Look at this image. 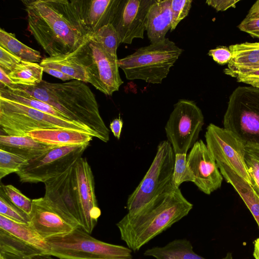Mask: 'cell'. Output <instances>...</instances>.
<instances>
[{
    "label": "cell",
    "instance_id": "cell-1",
    "mask_svg": "<svg viewBox=\"0 0 259 259\" xmlns=\"http://www.w3.org/2000/svg\"><path fill=\"white\" fill-rule=\"evenodd\" d=\"M28 30L49 57L66 55L90 36L71 1L23 0Z\"/></svg>",
    "mask_w": 259,
    "mask_h": 259
},
{
    "label": "cell",
    "instance_id": "cell-2",
    "mask_svg": "<svg viewBox=\"0 0 259 259\" xmlns=\"http://www.w3.org/2000/svg\"><path fill=\"white\" fill-rule=\"evenodd\" d=\"M50 105L68 119L89 127L96 138L109 140V130L99 110L95 96L85 82L73 79L64 83L42 80L35 86L12 84L6 87Z\"/></svg>",
    "mask_w": 259,
    "mask_h": 259
},
{
    "label": "cell",
    "instance_id": "cell-3",
    "mask_svg": "<svg viewBox=\"0 0 259 259\" xmlns=\"http://www.w3.org/2000/svg\"><path fill=\"white\" fill-rule=\"evenodd\" d=\"M193 204L173 187L135 214L127 213L117 224L121 239L133 251L139 250L154 238L188 214Z\"/></svg>",
    "mask_w": 259,
    "mask_h": 259
},
{
    "label": "cell",
    "instance_id": "cell-4",
    "mask_svg": "<svg viewBox=\"0 0 259 259\" xmlns=\"http://www.w3.org/2000/svg\"><path fill=\"white\" fill-rule=\"evenodd\" d=\"M182 50L168 38L137 49L120 59L119 67L128 80L161 83L180 57Z\"/></svg>",
    "mask_w": 259,
    "mask_h": 259
},
{
    "label": "cell",
    "instance_id": "cell-5",
    "mask_svg": "<svg viewBox=\"0 0 259 259\" xmlns=\"http://www.w3.org/2000/svg\"><path fill=\"white\" fill-rule=\"evenodd\" d=\"M0 125L1 130L8 136H26L35 130L63 128L85 132L96 138L92 130L80 123L59 118L1 97Z\"/></svg>",
    "mask_w": 259,
    "mask_h": 259
},
{
    "label": "cell",
    "instance_id": "cell-6",
    "mask_svg": "<svg viewBox=\"0 0 259 259\" xmlns=\"http://www.w3.org/2000/svg\"><path fill=\"white\" fill-rule=\"evenodd\" d=\"M223 124L244 147H259V89L236 88L229 97Z\"/></svg>",
    "mask_w": 259,
    "mask_h": 259
},
{
    "label": "cell",
    "instance_id": "cell-7",
    "mask_svg": "<svg viewBox=\"0 0 259 259\" xmlns=\"http://www.w3.org/2000/svg\"><path fill=\"white\" fill-rule=\"evenodd\" d=\"M46 241L47 254L60 259H133L128 247L99 240L80 228Z\"/></svg>",
    "mask_w": 259,
    "mask_h": 259
},
{
    "label": "cell",
    "instance_id": "cell-8",
    "mask_svg": "<svg viewBox=\"0 0 259 259\" xmlns=\"http://www.w3.org/2000/svg\"><path fill=\"white\" fill-rule=\"evenodd\" d=\"M175 153L167 140L159 143L154 158L126 202L127 213H137L166 190L175 187L172 175Z\"/></svg>",
    "mask_w": 259,
    "mask_h": 259
},
{
    "label": "cell",
    "instance_id": "cell-9",
    "mask_svg": "<svg viewBox=\"0 0 259 259\" xmlns=\"http://www.w3.org/2000/svg\"><path fill=\"white\" fill-rule=\"evenodd\" d=\"M66 56L82 67L88 83L106 95L111 96L123 83L118 60L113 58L90 36L76 50Z\"/></svg>",
    "mask_w": 259,
    "mask_h": 259
},
{
    "label": "cell",
    "instance_id": "cell-10",
    "mask_svg": "<svg viewBox=\"0 0 259 259\" xmlns=\"http://www.w3.org/2000/svg\"><path fill=\"white\" fill-rule=\"evenodd\" d=\"M90 143L59 146L28 160L16 172L21 183H45L74 165Z\"/></svg>",
    "mask_w": 259,
    "mask_h": 259
},
{
    "label": "cell",
    "instance_id": "cell-11",
    "mask_svg": "<svg viewBox=\"0 0 259 259\" xmlns=\"http://www.w3.org/2000/svg\"><path fill=\"white\" fill-rule=\"evenodd\" d=\"M203 124V115L196 103L179 100L174 105L164 128L174 153L187 154L197 141Z\"/></svg>",
    "mask_w": 259,
    "mask_h": 259
},
{
    "label": "cell",
    "instance_id": "cell-12",
    "mask_svg": "<svg viewBox=\"0 0 259 259\" xmlns=\"http://www.w3.org/2000/svg\"><path fill=\"white\" fill-rule=\"evenodd\" d=\"M205 138L217 165L228 166L251 185L244 161V146L229 131L213 123L207 126Z\"/></svg>",
    "mask_w": 259,
    "mask_h": 259
},
{
    "label": "cell",
    "instance_id": "cell-13",
    "mask_svg": "<svg viewBox=\"0 0 259 259\" xmlns=\"http://www.w3.org/2000/svg\"><path fill=\"white\" fill-rule=\"evenodd\" d=\"M75 164L44 183V197L65 218L80 228L81 217L76 188Z\"/></svg>",
    "mask_w": 259,
    "mask_h": 259
},
{
    "label": "cell",
    "instance_id": "cell-14",
    "mask_svg": "<svg viewBox=\"0 0 259 259\" xmlns=\"http://www.w3.org/2000/svg\"><path fill=\"white\" fill-rule=\"evenodd\" d=\"M154 0H121L112 25L121 43L131 44L135 38H143L147 17Z\"/></svg>",
    "mask_w": 259,
    "mask_h": 259
},
{
    "label": "cell",
    "instance_id": "cell-15",
    "mask_svg": "<svg viewBox=\"0 0 259 259\" xmlns=\"http://www.w3.org/2000/svg\"><path fill=\"white\" fill-rule=\"evenodd\" d=\"M74 168L81 217L80 228L91 234L101 214L95 193L94 176L85 158L80 157L75 163Z\"/></svg>",
    "mask_w": 259,
    "mask_h": 259
},
{
    "label": "cell",
    "instance_id": "cell-16",
    "mask_svg": "<svg viewBox=\"0 0 259 259\" xmlns=\"http://www.w3.org/2000/svg\"><path fill=\"white\" fill-rule=\"evenodd\" d=\"M187 159L195 177L194 183L201 191L209 195L221 187L223 177L202 140L194 144Z\"/></svg>",
    "mask_w": 259,
    "mask_h": 259
},
{
    "label": "cell",
    "instance_id": "cell-17",
    "mask_svg": "<svg viewBox=\"0 0 259 259\" xmlns=\"http://www.w3.org/2000/svg\"><path fill=\"white\" fill-rule=\"evenodd\" d=\"M29 218L30 226L45 240L65 235L79 228L65 218L44 197L32 199Z\"/></svg>",
    "mask_w": 259,
    "mask_h": 259
},
{
    "label": "cell",
    "instance_id": "cell-18",
    "mask_svg": "<svg viewBox=\"0 0 259 259\" xmlns=\"http://www.w3.org/2000/svg\"><path fill=\"white\" fill-rule=\"evenodd\" d=\"M121 0H71L80 21L91 36L102 26L112 24Z\"/></svg>",
    "mask_w": 259,
    "mask_h": 259
},
{
    "label": "cell",
    "instance_id": "cell-19",
    "mask_svg": "<svg viewBox=\"0 0 259 259\" xmlns=\"http://www.w3.org/2000/svg\"><path fill=\"white\" fill-rule=\"evenodd\" d=\"M232 57L224 70L233 77L259 68V42H245L229 46Z\"/></svg>",
    "mask_w": 259,
    "mask_h": 259
},
{
    "label": "cell",
    "instance_id": "cell-20",
    "mask_svg": "<svg viewBox=\"0 0 259 259\" xmlns=\"http://www.w3.org/2000/svg\"><path fill=\"white\" fill-rule=\"evenodd\" d=\"M171 0H154L147 17L146 31L151 43L164 39L171 28Z\"/></svg>",
    "mask_w": 259,
    "mask_h": 259
},
{
    "label": "cell",
    "instance_id": "cell-21",
    "mask_svg": "<svg viewBox=\"0 0 259 259\" xmlns=\"http://www.w3.org/2000/svg\"><path fill=\"white\" fill-rule=\"evenodd\" d=\"M58 146L40 142L28 135H0V149L22 156L27 160L36 158Z\"/></svg>",
    "mask_w": 259,
    "mask_h": 259
},
{
    "label": "cell",
    "instance_id": "cell-22",
    "mask_svg": "<svg viewBox=\"0 0 259 259\" xmlns=\"http://www.w3.org/2000/svg\"><path fill=\"white\" fill-rule=\"evenodd\" d=\"M27 135L40 142L58 146L90 143L93 137L85 132L63 128L35 130Z\"/></svg>",
    "mask_w": 259,
    "mask_h": 259
},
{
    "label": "cell",
    "instance_id": "cell-23",
    "mask_svg": "<svg viewBox=\"0 0 259 259\" xmlns=\"http://www.w3.org/2000/svg\"><path fill=\"white\" fill-rule=\"evenodd\" d=\"M144 255L155 259H206L195 253L191 242L186 238L175 239L163 246L147 249ZM221 259L233 258L232 253L229 252Z\"/></svg>",
    "mask_w": 259,
    "mask_h": 259
},
{
    "label": "cell",
    "instance_id": "cell-24",
    "mask_svg": "<svg viewBox=\"0 0 259 259\" xmlns=\"http://www.w3.org/2000/svg\"><path fill=\"white\" fill-rule=\"evenodd\" d=\"M223 178L237 191L252 214L259 228V194L234 171L224 164L218 165Z\"/></svg>",
    "mask_w": 259,
    "mask_h": 259
},
{
    "label": "cell",
    "instance_id": "cell-25",
    "mask_svg": "<svg viewBox=\"0 0 259 259\" xmlns=\"http://www.w3.org/2000/svg\"><path fill=\"white\" fill-rule=\"evenodd\" d=\"M0 230L47 254L48 246L46 240L29 224L18 223L0 214Z\"/></svg>",
    "mask_w": 259,
    "mask_h": 259
},
{
    "label": "cell",
    "instance_id": "cell-26",
    "mask_svg": "<svg viewBox=\"0 0 259 259\" xmlns=\"http://www.w3.org/2000/svg\"><path fill=\"white\" fill-rule=\"evenodd\" d=\"M0 47L26 62H41V56L39 51L32 49L17 39L15 35L0 29Z\"/></svg>",
    "mask_w": 259,
    "mask_h": 259
},
{
    "label": "cell",
    "instance_id": "cell-27",
    "mask_svg": "<svg viewBox=\"0 0 259 259\" xmlns=\"http://www.w3.org/2000/svg\"><path fill=\"white\" fill-rule=\"evenodd\" d=\"M44 69L39 64L22 61L8 74L14 84L35 86L42 80Z\"/></svg>",
    "mask_w": 259,
    "mask_h": 259
},
{
    "label": "cell",
    "instance_id": "cell-28",
    "mask_svg": "<svg viewBox=\"0 0 259 259\" xmlns=\"http://www.w3.org/2000/svg\"><path fill=\"white\" fill-rule=\"evenodd\" d=\"M39 64L42 67H48L59 70L72 77L73 79L88 82V76L84 68L66 55L45 58Z\"/></svg>",
    "mask_w": 259,
    "mask_h": 259
},
{
    "label": "cell",
    "instance_id": "cell-29",
    "mask_svg": "<svg viewBox=\"0 0 259 259\" xmlns=\"http://www.w3.org/2000/svg\"><path fill=\"white\" fill-rule=\"evenodd\" d=\"M0 97L25 105L52 115L69 120L65 115L46 103L7 87H0Z\"/></svg>",
    "mask_w": 259,
    "mask_h": 259
},
{
    "label": "cell",
    "instance_id": "cell-30",
    "mask_svg": "<svg viewBox=\"0 0 259 259\" xmlns=\"http://www.w3.org/2000/svg\"><path fill=\"white\" fill-rule=\"evenodd\" d=\"M107 53L115 60H118L117 50L121 44L119 35L112 24L104 25L91 36Z\"/></svg>",
    "mask_w": 259,
    "mask_h": 259
},
{
    "label": "cell",
    "instance_id": "cell-31",
    "mask_svg": "<svg viewBox=\"0 0 259 259\" xmlns=\"http://www.w3.org/2000/svg\"><path fill=\"white\" fill-rule=\"evenodd\" d=\"M195 177L189 167L187 154H175V165L172 175V183L176 188L186 182H195Z\"/></svg>",
    "mask_w": 259,
    "mask_h": 259
},
{
    "label": "cell",
    "instance_id": "cell-32",
    "mask_svg": "<svg viewBox=\"0 0 259 259\" xmlns=\"http://www.w3.org/2000/svg\"><path fill=\"white\" fill-rule=\"evenodd\" d=\"M244 161L251 185L259 194V147H245Z\"/></svg>",
    "mask_w": 259,
    "mask_h": 259
},
{
    "label": "cell",
    "instance_id": "cell-33",
    "mask_svg": "<svg viewBox=\"0 0 259 259\" xmlns=\"http://www.w3.org/2000/svg\"><path fill=\"white\" fill-rule=\"evenodd\" d=\"M1 190L14 206L27 215H30L32 209V200L12 185H1Z\"/></svg>",
    "mask_w": 259,
    "mask_h": 259
},
{
    "label": "cell",
    "instance_id": "cell-34",
    "mask_svg": "<svg viewBox=\"0 0 259 259\" xmlns=\"http://www.w3.org/2000/svg\"><path fill=\"white\" fill-rule=\"evenodd\" d=\"M27 161L22 156L0 149V179L17 172Z\"/></svg>",
    "mask_w": 259,
    "mask_h": 259
},
{
    "label": "cell",
    "instance_id": "cell-35",
    "mask_svg": "<svg viewBox=\"0 0 259 259\" xmlns=\"http://www.w3.org/2000/svg\"><path fill=\"white\" fill-rule=\"evenodd\" d=\"M0 214L14 221L29 224V216L14 206L0 191Z\"/></svg>",
    "mask_w": 259,
    "mask_h": 259
},
{
    "label": "cell",
    "instance_id": "cell-36",
    "mask_svg": "<svg viewBox=\"0 0 259 259\" xmlns=\"http://www.w3.org/2000/svg\"><path fill=\"white\" fill-rule=\"evenodd\" d=\"M191 0H171V28L175 30L178 24L189 14L191 7Z\"/></svg>",
    "mask_w": 259,
    "mask_h": 259
},
{
    "label": "cell",
    "instance_id": "cell-37",
    "mask_svg": "<svg viewBox=\"0 0 259 259\" xmlns=\"http://www.w3.org/2000/svg\"><path fill=\"white\" fill-rule=\"evenodd\" d=\"M23 61L0 47V68L6 74L12 71Z\"/></svg>",
    "mask_w": 259,
    "mask_h": 259
},
{
    "label": "cell",
    "instance_id": "cell-38",
    "mask_svg": "<svg viewBox=\"0 0 259 259\" xmlns=\"http://www.w3.org/2000/svg\"><path fill=\"white\" fill-rule=\"evenodd\" d=\"M238 27L252 37L259 38V18H245Z\"/></svg>",
    "mask_w": 259,
    "mask_h": 259
},
{
    "label": "cell",
    "instance_id": "cell-39",
    "mask_svg": "<svg viewBox=\"0 0 259 259\" xmlns=\"http://www.w3.org/2000/svg\"><path fill=\"white\" fill-rule=\"evenodd\" d=\"M208 55L211 56L215 62L221 65L228 64L232 57L229 49L223 47L209 50Z\"/></svg>",
    "mask_w": 259,
    "mask_h": 259
},
{
    "label": "cell",
    "instance_id": "cell-40",
    "mask_svg": "<svg viewBox=\"0 0 259 259\" xmlns=\"http://www.w3.org/2000/svg\"><path fill=\"white\" fill-rule=\"evenodd\" d=\"M237 81L259 89V68L247 73L239 74L236 77Z\"/></svg>",
    "mask_w": 259,
    "mask_h": 259
},
{
    "label": "cell",
    "instance_id": "cell-41",
    "mask_svg": "<svg viewBox=\"0 0 259 259\" xmlns=\"http://www.w3.org/2000/svg\"><path fill=\"white\" fill-rule=\"evenodd\" d=\"M238 0H208L206 3L217 11H224L230 8H235Z\"/></svg>",
    "mask_w": 259,
    "mask_h": 259
},
{
    "label": "cell",
    "instance_id": "cell-42",
    "mask_svg": "<svg viewBox=\"0 0 259 259\" xmlns=\"http://www.w3.org/2000/svg\"><path fill=\"white\" fill-rule=\"evenodd\" d=\"M123 124V120L119 115L118 118L113 120L109 125V127L114 136L118 140H119L120 138Z\"/></svg>",
    "mask_w": 259,
    "mask_h": 259
},
{
    "label": "cell",
    "instance_id": "cell-43",
    "mask_svg": "<svg viewBox=\"0 0 259 259\" xmlns=\"http://www.w3.org/2000/svg\"><path fill=\"white\" fill-rule=\"evenodd\" d=\"M44 69V72L54 76L56 78H58L62 81H66L69 80L73 79V78L68 76L63 72L48 67H42Z\"/></svg>",
    "mask_w": 259,
    "mask_h": 259
},
{
    "label": "cell",
    "instance_id": "cell-44",
    "mask_svg": "<svg viewBox=\"0 0 259 259\" xmlns=\"http://www.w3.org/2000/svg\"><path fill=\"white\" fill-rule=\"evenodd\" d=\"M9 259H60L55 256L43 253H39L32 255H25L23 256H16Z\"/></svg>",
    "mask_w": 259,
    "mask_h": 259
},
{
    "label": "cell",
    "instance_id": "cell-45",
    "mask_svg": "<svg viewBox=\"0 0 259 259\" xmlns=\"http://www.w3.org/2000/svg\"><path fill=\"white\" fill-rule=\"evenodd\" d=\"M246 18H259V0L257 1L251 7L247 15Z\"/></svg>",
    "mask_w": 259,
    "mask_h": 259
},
{
    "label": "cell",
    "instance_id": "cell-46",
    "mask_svg": "<svg viewBox=\"0 0 259 259\" xmlns=\"http://www.w3.org/2000/svg\"><path fill=\"white\" fill-rule=\"evenodd\" d=\"M14 84L7 74L0 68V87H8Z\"/></svg>",
    "mask_w": 259,
    "mask_h": 259
},
{
    "label": "cell",
    "instance_id": "cell-47",
    "mask_svg": "<svg viewBox=\"0 0 259 259\" xmlns=\"http://www.w3.org/2000/svg\"><path fill=\"white\" fill-rule=\"evenodd\" d=\"M253 245V256L255 259H259V237L254 240Z\"/></svg>",
    "mask_w": 259,
    "mask_h": 259
}]
</instances>
